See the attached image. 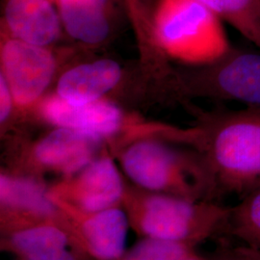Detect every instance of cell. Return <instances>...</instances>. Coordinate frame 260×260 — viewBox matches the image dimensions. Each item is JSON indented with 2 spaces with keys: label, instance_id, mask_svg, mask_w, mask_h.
<instances>
[{
  "label": "cell",
  "instance_id": "21",
  "mask_svg": "<svg viewBox=\"0 0 260 260\" xmlns=\"http://www.w3.org/2000/svg\"><path fill=\"white\" fill-rule=\"evenodd\" d=\"M220 260H240L235 254H233V252L231 251H228V253L223 256L222 259Z\"/></svg>",
  "mask_w": 260,
  "mask_h": 260
},
{
  "label": "cell",
  "instance_id": "2",
  "mask_svg": "<svg viewBox=\"0 0 260 260\" xmlns=\"http://www.w3.org/2000/svg\"><path fill=\"white\" fill-rule=\"evenodd\" d=\"M209 150L229 191L244 197L260 188V111L226 118L214 132Z\"/></svg>",
  "mask_w": 260,
  "mask_h": 260
},
{
  "label": "cell",
  "instance_id": "14",
  "mask_svg": "<svg viewBox=\"0 0 260 260\" xmlns=\"http://www.w3.org/2000/svg\"><path fill=\"white\" fill-rule=\"evenodd\" d=\"M13 245L26 260H75L64 232L52 225H38L14 234Z\"/></svg>",
  "mask_w": 260,
  "mask_h": 260
},
{
  "label": "cell",
  "instance_id": "18",
  "mask_svg": "<svg viewBox=\"0 0 260 260\" xmlns=\"http://www.w3.org/2000/svg\"><path fill=\"white\" fill-rule=\"evenodd\" d=\"M187 255L186 244L148 237L134 246L124 260H183Z\"/></svg>",
  "mask_w": 260,
  "mask_h": 260
},
{
  "label": "cell",
  "instance_id": "3",
  "mask_svg": "<svg viewBox=\"0 0 260 260\" xmlns=\"http://www.w3.org/2000/svg\"><path fill=\"white\" fill-rule=\"evenodd\" d=\"M228 212L216 206L195 205L181 196H153L144 205L141 228L148 237L186 244L226 222Z\"/></svg>",
  "mask_w": 260,
  "mask_h": 260
},
{
  "label": "cell",
  "instance_id": "17",
  "mask_svg": "<svg viewBox=\"0 0 260 260\" xmlns=\"http://www.w3.org/2000/svg\"><path fill=\"white\" fill-rule=\"evenodd\" d=\"M226 222L240 244L260 248V188L229 210Z\"/></svg>",
  "mask_w": 260,
  "mask_h": 260
},
{
  "label": "cell",
  "instance_id": "6",
  "mask_svg": "<svg viewBox=\"0 0 260 260\" xmlns=\"http://www.w3.org/2000/svg\"><path fill=\"white\" fill-rule=\"evenodd\" d=\"M41 113L47 121L59 127L80 130L102 138L118 132L124 121L121 109L103 99L75 104L66 102L56 94L43 103Z\"/></svg>",
  "mask_w": 260,
  "mask_h": 260
},
{
  "label": "cell",
  "instance_id": "9",
  "mask_svg": "<svg viewBox=\"0 0 260 260\" xmlns=\"http://www.w3.org/2000/svg\"><path fill=\"white\" fill-rule=\"evenodd\" d=\"M215 63L218 93L260 111V52L230 50Z\"/></svg>",
  "mask_w": 260,
  "mask_h": 260
},
{
  "label": "cell",
  "instance_id": "4",
  "mask_svg": "<svg viewBox=\"0 0 260 260\" xmlns=\"http://www.w3.org/2000/svg\"><path fill=\"white\" fill-rule=\"evenodd\" d=\"M1 65L14 103L20 107L37 102L50 83L56 67L54 57L46 47L14 37L2 45Z\"/></svg>",
  "mask_w": 260,
  "mask_h": 260
},
{
  "label": "cell",
  "instance_id": "12",
  "mask_svg": "<svg viewBox=\"0 0 260 260\" xmlns=\"http://www.w3.org/2000/svg\"><path fill=\"white\" fill-rule=\"evenodd\" d=\"M63 26L71 37L95 45L110 32V0H57Z\"/></svg>",
  "mask_w": 260,
  "mask_h": 260
},
{
  "label": "cell",
  "instance_id": "7",
  "mask_svg": "<svg viewBox=\"0 0 260 260\" xmlns=\"http://www.w3.org/2000/svg\"><path fill=\"white\" fill-rule=\"evenodd\" d=\"M102 139L80 130L59 127L38 143L35 158L45 167L73 174L93 161Z\"/></svg>",
  "mask_w": 260,
  "mask_h": 260
},
{
  "label": "cell",
  "instance_id": "19",
  "mask_svg": "<svg viewBox=\"0 0 260 260\" xmlns=\"http://www.w3.org/2000/svg\"><path fill=\"white\" fill-rule=\"evenodd\" d=\"M14 99L5 77L0 75V121H6L12 110Z\"/></svg>",
  "mask_w": 260,
  "mask_h": 260
},
{
  "label": "cell",
  "instance_id": "13",
  "mask_svg": "<svg viewBox=\"0 0 260 260\" xmlns=\"http://www.w3.org/2000/svg\"><path fill=\"white\" fill-rule=\"evenodd\" d=\"M82 233L93 255L101 260H116L125 250L128 220L120 208L109 207L92 213L82 224Z\"/></svg>",
  "mask_w": 260,
  "mask_h": 260
},
{
  "label": "cell",
  "instance_id": "20",
  "mask_svg": "<svg viewBox=\"0 0 260 260\" xmlns=\"http://www.w3.org/2000/svg\"><path fill=\"white\" fill-rule=\"evenodd\" d=\"M231 251L240 260H260V248L239 243Z\"/></svg>",
  "mask_w": 260,
  "mask_h": 260
},
{
  "label": "cell",
  "instance_id": "10",
  "mask_svg": "<svg viewBox=\"0 0 260 260\" xmlns=\"http://www.w3.org/2000/svg\"><path fill=\"white\" fill-rule=\"evenodd\" d=\"M121 77V67L113 60L77 66L60 77L57 95L75 104L95 102L119 83Z\"/></svg>",
  "mask_w": 260,
  "mask_h": 260
},
{
  "label": "cell",
  "instance_id": "15",
  "mask_svg": "<svg viewBox=\"0 0 260 260\" xmlns=\"http://www.w3.org/2000/svg\"><path fill=\"white\" fill-rule=\"evenodd\" d=\"M260 50V0H197Z\"/></svg>",
  "mask_w": 260,
  "mask_h": 260
},
{
  "label": "cell",
  "instance_id": "11",
  "mask_svg": "<svg viewBox=\"0 0 260 260\" xmlns=\"http://www.w3.org/2000/svg\"><path fill=\"white\" fill-rule=\"evenodd\" d=\"M119 170L110 158L92 161L81 170L74 183V198L77 205L92 214L112 207L122 194Z\"/></svg>",
  "mask_w": 260,
  "mask_h": 260
},
{
  "label": "cell",
  "instance_id": "8",
  "mask_svg": "<svg viewBox=\"0 0 260 260\" xmlns=\"http://www.w3.org/2000/svg\"><path fill=\"white\" fill-rule=\"evenodd\" d=\"M52 0H7L5 25L14 38L46 47L60 35L61 18Z\"/></svg>",
  "mask_w": 260,
  "mask_h": 260
},
{
  "label": "cell",
  "instance_id": "16",
  "mask_svg": "<svg viewBox=\"0 0 260 260\" xmlns=\"http://www.w3.org/2000/svg\"><path fill=\"white\" fill-rule=\"evenodd\" d=\"M0 198L5 205L37 215H49L54 210V205L43 187L30 179L2 175Z\"/></svg>",
  "mask_w": 260,
  "mask_h": 260
},
{
  "label": "cell",
  "instance_id": "23",
  "mask_svg": "<svg viewBox=\"0 0 260 260\" xmlns=\"http://www.w3.org/2000/svg\"><path fill=\"white\" fill-rule=\"evenodd\" d=\"M52 1H53V2H54V3H56V2H57V0H52Z\"/></svg>",
  "mask_w": 260,
  "mask_h": 260
},
{
  "label": "cell",
  "instance_id": "1",
  "mask_svg": "<svg viewBox=\"0 0 260 260\" xmlns=\"http://www.w3.org/2000/svg\"><path fill=\"white\" fill-rule=\"evenodd\" d=\"M152 30L168 55L190 64H212L231 49L220 18L197 0H158Z\"/></svg>",
  "mask_w": 260,
  "mask_h": 260
},
{
  "label": "cell",
  "instance_id": "5",
  "mask_svg": "<svg viewBox=\"0 0 260 260\" xmlns=\"http://www.w3.org/2000/svg\"><path fill=\"white\" fill-rule=\"evenodd\" d=\"M122 167L138 185L149 190H187L184 163L166 146L142 141L133 144L122 155Z\"/></svg>",
  "mask_w": 260,
  "mask_h": 260
},
{
  "label": "cell",
  "instance_id": "22",
  "mask_svg": "<svg viewBox=\"0 0 260 260\" xmlns=\"http://www.w3.org/2000/svg\"><path fill=\"white\" fill-rule=\"evenodd\" d=\"M183 260H200L199 259V258H198V257H195V256H192V255H190V254H189V255H187V256H186L185 258H184V259Z\"/></svg>",
  "mask_w": 260,
  "mask_h": 260
}]
</instances>
